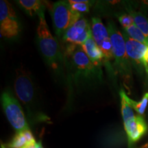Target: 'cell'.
I'll return each instance as SVG.
<instances>
[{"instance_id":"cell-1","label":"cell","mask_w":148,"mask_h":148,"mask_svg":"<svg viewBox=\"0 0 148 148\" xmlns=\"http://www.w3.org/2000/svg\"><path fill=\"white\" fill-rule=\"evenodd\" d=\"M64 54L71 66L72 79L76 86H90L101 82L102 79L101 65L92 63L82 46L69 44Z\"/></svg>"},{"instance_id":"cell-2","label":"cell","mask_w":148,"mask_h":148,"mask_svg":"<svg viewBox=\"0 0 148 148\" xmlns=\"http://www.w3.org/2000/svg\"><path fill=\"white\" fill-rule=\"evenodd\" d=\"M39 17L37 27V40L40 50L47 63L53 69H58L62 61V53L59 50L58 42L51 34L45 21V14Z\"/></svg>"},{"instance_id":"cell-3","label":"cell","mask_w":148,"mask_h":148,"mask_svg":"<svg viewBox=\"0 0 148 148\" xmlns=\"http://www.w3.org/2000/svg\"><path fill=\"white\" fill-rule=\"evenodd\" d=\"M108 30L112 44L114 69L120 76L124 79L129 80L131 78L132 71L129 57L127 56L125 49L124 37L112 22L108 23Z\"/></svg>"},{"instance_id":"cell-4","label":"cell","mask_w":148,"mask_h":148,"mask_svg":"<svg viewBox=\"0 0 148 148\" xmlns=\"http://www.w3.org/2000/svg\"><path fill=\"white\" fill-rule=\"evenodd\" d=\"M51 13L54 32L59 37L63 36L75 21L82 16L80 13L72 10L69 1H58L53 3Z\"/></svg>"},{"instance_id":"cell-5","label":"cell","mask_w":148,"mask_h":148,"mask_svg":"<svg viewBox=\"0 0 148 148\" xmlns=\"http://www.w3.org/2000/svg\"><path fill=\"white\" fill-rule=\"evenodd\" d=\"M1 101L7 119L16 132L29 129L23 111L18 101L9 91L3 92Z\"/></svg>"},{"instance_id":"cell-6","label":"cell","mask_w":148,"mask_h":148,"mask_svg":"<svg viewBox=\"0 0 148 148\" xmlns=\"http://www.w3.org/2000/svg\"><path fill=\"white\" fill-rule=\"evenodd\" d=\"M14 91L17 97L30 108L36 102V86L29 74L25 69L16 70L14 80Z\"/></svg>"},{"instance_id":"cell-7","label":"cell","mask_w":148,"mask_h":148,"mask_svg":"<svg viewBox=\"0 0 148 148\" xmlns=\"http://www.w3.org/2000/svg\"><path fill=\"white\" fill-rule=\"evenodd\" d=\"M20 24L12 5L5 0L0 1V32L1 36L12 38L19 34Z\"/></svg>"},{"instance_id":"cell-8","label":"cell","mask_w":148,"mask_h":148,"mask_svg":"<svg viewBox=\"0 0 148 148\" xmlns=\"http://www.w3.org/2000/svg\"><path fill=\"white\" fill-rule=\"evenodd\" d=\"M92 36L96 44L102 51L106 62L113 60L110 35L108 30L98 17H93L91 20Z\"/></svg>"},{"instance_id":"cell-9","label":"cell","mask_w":148,"mask_h":148,"mask_svg":"<svg viewBox=\"0 0 148 148\" xmlns=\"http://www.w3.org/2000/svg\"><path fill=\"white\" fill-rule=\"evenodd\" d=\"M91 36V28L88 21L81 16L66 31L62 39L69 44L82 45Z\"/></svg>"},{"instance_id":"cell-10","label":"cell","mask_w":148,"mask_h":148,"mask_svg":"<svg viewBox=\"0 0 148 148\" xmlns=\"http://www.w3.org/2000/svg\"><path fill=\"white\" fill-rule=\"evenodd\" d=\"M129 145L138 141L148 131L145 120L140 115H136L134 119L123 123Z\"/></svg>"},{"instance_id":"cell-11","label":"cell","mask_w":148,"mask_h":148,"mask_svg":"<svg viewBox=\"0 0 148 148\" xmlns=\"http://www.w3.org/2000/svg\"><path fill=\"white\" fill-rule=\"evenodd\" d=\"M127 56L138 65L144 67V56L148 46L131 38L126 33L123 34Z\"/></svg>"},{"instance_id":"cell-12","label":"cell","mask_w":148,"mask_h":148,"mask_svg":"<svg viewBox=\"0 0 148 148\" xmlns=\"http://www.w3.org/2000/svg\"><path fill=\"white\" fill-rule=\"evenodd\" d=\"M82 46V49L87 55L90 61L96 65H101L104 59V55L101 49L98 47L92 36L88 38Z\"/></svg>"},{"instance_id":"cell-13","label":"cell","mask_w":148,"mask_h":148,"mask_svg":"<svg viewBox=\"0 0 148 148\" xmlns=\"http://www.w3.org/2000/svg\"><path fill=\"white\" fill-rule=\"evenodd\" d=\"M36 140L29 129L16 133L12 140L8 144L9 148H25L29 145H35Z\"/></svg>"},{"instance_id":"cell-14","label":"cell","mask_w":148,"mask_h":148,"mask_svg":"<svg viewBox=\"0 0 148 148\" xmlns=\"http://www.w3.org/2000/svg\"><path fill=\"white\" fill-rule=\"evenodd\" d=\"M17 2L30 15L36 14L38 16L43 15L47 5V3L39 0H19Z\"/></svg>"},{"instance_id":"cell-15","label":"cell","mask_w":148,"mask_h":148,"mask_svg":"<svg viewBox=\"0 0 148 148\" xmlns=\"http://www.w3.org/2000/svg\"><path fill=\"white\" fill-rule=\"evenodd\" d=\"M127 10H128L129 14L132 16L135 25L140 29L148 40V21L147 18L141 12L132 10L130 7L127 8Z\"/></svg>"},{"instance_id":"cell-16","label":"cell","mask_w":148,"mask_h":148,"mask_svg":"<svg viewBox=\"0 0 148 148\" xmlns=\"http://www.w3.org/2000/svg\"><path fill=\"white\" fill-rule=\"evenodd\" d=\"M125 32L131 38L148 46V40L135 24L125 29Z\"/></svg>"},{"instance_id":"cell-17","label":"cell","mask_w":148,"mask_h":148,"mask_svg":"<svg viewBox=\"0 0 148 148\" xmlns=\"http://www.w3.org/2000/svg\"><path fill=\"white\" fill-rule=\"evenodd\" d=\"M127 100L132 109H134L136 112H138L140 115H141L145 112V110L148 104V92L144 94L142 99L139 101L132 100L128 96H127Z\"/></svg>"},{"instance_id":"cell-18","label":"cell","mask_w":148,"mask_h":148,"mask_svg":"<svg viewBox=\"0 0 148 148\" xmlns=\"http://www.w3.org/2000/svg\"><path fill=\"white\" fill-rule=\"evenodd\" d=\"M69 3L73 11L79 13H85L89 11V1L86 0H69Z\"/></svg>"},{"instance_id":"cell-19","label":"cell","mask_w":148,"mask_h":148,"mask_svg":"<svg viewBox=\"0 0 148 148\" xmlns=\"http://www.w3.org/2000/svg\"><path fill=\"white\" fill-rule=\"evenodd\" d=\"M118 19H119V23H121V25L124 29L132 26V25L134 24V20H133L132 16L129 14H121L118 16Z\"/></svg>"},{"instance_id":"cell-20","label":"cell","mask_w":148,"mask_h":148,"mask_svg":"<svg viewBox=\"0 0 148 148\" xmlns=\"http://www.w3.org/2000/svg\"><path fill=\"white\" fill-rule=\"evenodd\" d=\"M144 68H145L146 73L148 75V48L146 51L145 56H144Z\"/></svg>"},{"instance_id":"cell-21","label":"cell","mask_w":148,"mask_h":148,"mask_svg":"<svg viewBox=\"0 0 148 148\" xmlns=\"http://www.w3.org/2000/svg\"><path fill=\"white\" fill-rule=\"evenodd\" d=\"M36 148H43V146H42V142L41 141H38V143H36Z\"/></svg>"},{"instance_id":"cell-22","label":"cell","mask_w":148,"mask_h":148,"mask_svg":"<svg viewBox=\"0 0 148 148\" xmlns=\"http://www.w3.org/2000/svg\"><path fill=\"white\" fill-rule=\"evenodd\" d=\"M139 148H148V142L147 143L144 144L143 145H142L141 147H140Z\"/></svg>"},{"instance_id":"cell-23","label":"cell","mask_w":148,"mask_h":148,"mask_svg":"<svg viewBox=\"0 0 148 148\" xmlns=\"http://www.w3.org/2000/svg\"><path fill=\"white\" fill-rule=\"evenodd\" d=\"M1 148H7L6 146H5V145H3V144H2V143L1 144Z\"/></svg>"}]
</instances>
